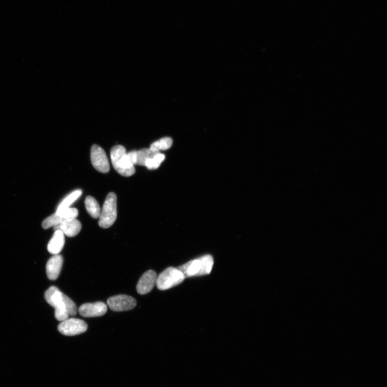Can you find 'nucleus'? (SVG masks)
<instances>
[{
	"label": "nucleus",
	"instance_id": "nucleus-1",
	"mask_svg": "<svg viewBox=\"0 0 387 387\" xmlns=\"http://www.w3.org/2000/svg\"><path fill=\"white\" fill-rule=\"evenodd\" d=\"M44 298L47 303L55 309V317L63 321L70 316H75L77 312L75 303L55 286H52L45 292Z\"/></svg>",
	"mask_w": 387,
	"mask_h": 387
},
{
	"label": "nucleus",
	"instance_id": "nucleus-2",
	"mask_svg": "<svg viewBox=\"0 0 387 387\" xmlns=\"http://www.w3.org/2000/svg\"><path fill=\"white\" fill-rule=\"evenodd\" d=\"M136 151L128 154L125 148L117 145L111 149L110 156L116 171L123 176H130L136 172Z\"/></svg>",
	"mask_w": 387,
	"mask_h": 387
},
{
	"label": "nucleus",
	"instance_id": "nucleus-3",
	"mask_svg": "<svg viewBox=\"0 0 387 387\" xmlns=\"http://www.w3.org/2000/svg\"><path fill=\"white\" fill-rule=\"evenodd\" d=\"M214 266V259L211 255H204L199 258L188 261L178 267L185 278L202 276L211 273Z\"/></svg>",
	"mask_w": 387,
	"mask_h": 387
},
{
	"label": "nucleus",
	"instance_id": "nucleus-4",
	"mask_svg": "<svg viewBox=\"0 0 387 387\" xmlns=\"http://www.w3.org/2000/svg\"><path fill=\"white\" fill-rule=\"evenodd\" d=\"M117 215V196L114 193L111 192L104 201L98 225L104 229L110 228L116 221Z\"/></svg>",
	"mask_w": 387,
	"mask_h": 387
},
{
	"label": "nucleus",
	"instance_id": "nucleus-5",
	"mask_svg": "<svg viewBox=\"0 0 387 387\" xmlns=\"http://www.w3.org/2000/svg\"><path fill=\"white\" fill-rule=\"evenodd\" d=\"M185 279L178 268L170 267L157 277L156 285L159 290L165 291L181 284Z\"/></svg>",
	"mask_w": 387,
	"mask_h": 387
},
{
	"label": "nucleus",
	"instance_id": "nucleus-6",
	"mask_svg": "<svg viewBox=\"0 0 387 387\" xmlns=\"http://www.w3.org/2000/svg\"><path fill=\"white\" fill-rule=\"evenodd\" d=\"M88 325L84 320L77 318H68L59 324L58 330L65 336L77 335L86 332Z\"/></svg>",
	"mask_w": 387,
	"mask_h": 387
},
{
	"label": "nucleus",
	"instance_id": "nucleus-7",
	"mask_svg": "<svg viewBox=\"0 0 387 387\" xmlns=\"http://www.w3.org/2000/svg\"><path fill=\"white\" fill-rule=\"evenodd\" d=\"M107 304L111 310L120 312L133 310L137 305V302L128 295H119L109 298Z\"/></svg>",
	"mask_w": 387,
	"mask_h": 387
},
{
	"label": "nucleus",
	"instance_id": "nucleus-8",
	"mask_svg": "<svg viewBox=\"0 0 387 387\" xmlns=\"http://www.w3.org/2000/svg\"><path fill=\"white\" fill-rule=\"evenodd\" d=\"M91 161L98 172L107 173L110 170L109 162L106 153L100 146L93 145L91 149Z\"/></svg>",
	"mask_w": 387,
	"mask_h": 387
},
{
	"label": "nucleus",
	"instance_id": "nucleus-9",
	"mask_svg": "<svg viewBox=\"0 0 387 387\" xmlns=\"http://www.w3.org/2000/svg\"><path fill=\"white\" fill-rule=\"evenodd\" d=\"M107 311V306L102 302L87 303L78 308V312L83 317H96L103 316Z\"/></svg>",
	"mask_w": 387,
	"mask_h": 387
},
{
	"label": "nucleus",
	"instance_id": "nucleus-10",
	"mask_svg": "<svg viewBox=\"0 0 387 387\" xmlns=\"http://www.w3.org/2000/svg\"><path fill=\"white\" fill-rule=\"evenodd\" d=\"M157 274L153 270H149L140 278L137 285V291L141 295H145L152 291L156 283Z\"/></svg>",
	"mask_w": 387,
	"mask_h": 387
},
{
	"label": "nucleus",
	"instance_id": "nucleus-11",
	"mask_svg": "<svg viewBox=\"0 0 387 387\" xmlns=\"http://www.w3.org/2000/svg\"><path fill=\"white\" fill-rule=\"evenodd\" d=\"M55 231H61L68 237H75L81 230V224L76 219L64 220L60 225L54 227Z\"/></svg>",
	"mask_w": 387,
	"mask_h": 387
},
{
	"label": "nucleus",
	"instance_id": "nucleus-12",
	"mask_svg": "<svg viewBox=\"0 0 387 387\" xmlns=\"http://www.w3.org/2000/svg\"><path fill=\"white\" fill-rule=\"evenodd\" d=\"M63 258L61 255H55L48 261L46 270L48 278L55 280L60 276L63 264Z\"/></svg>",
	"mask_w": 387,
	"mask_h": 387
},
{
	"label": "nucleus",
	"instance_id": "nucleus-13",
	"mask_svg": "<svg viewBox=\"0 0 387 387\" xmlns=\"http://www.w3.org/2000/svg\"><path fill=\"white\" fill-rule=\"evenodd\" d=\"M65 234L61 231H55L48 245V251L52 254L57 255L62 251L65 245Z\"/></svg>",
	"mask_w": 387,
	"mask_h": 387
},
{
	"label": "nucleus",
	"instance_id": "nucleus-14",
	"mask_svg": "<svg viewBox=\"0 0 387 387\" xmlns=\"http://www.w3.org/2000/svg\"><path fill=\"white\" fill-rule=\"evenodd\" d=\"M85 207L88 214L94 219L99 218L101 208L97 201L92 196H88L84 201Z\"/></svg>",
	"mask_w": 387,
	"mask_h": 387
},
{
	"label": "nucleus",
	"instance_id": "nucleus-15",
	"mask_svg": "<svg viewBox=\"0 0 387 387\" xmlns=\"http://www.w3.org/2000/svg\"><path fill=\"white\" fill-rule=\"evenodd\" d=\"M173 141L170 137L162 138L151 145L150 149L153 153H160V150H166L171 147Z\"/></svg>",
	"mask_w": 387,
	"mask_h": 387
},
{
	"label": "nucleus",
	"instance_id": "nucleus-16",
	"mask_svg": "<svg viewBox=\"0 0 387 387\" xmlns=\"http://www.w3.org/2000/svg\"><path fill=\"white\" fill-rule=\"evenodd\" d=\"M165 159V155L160 153H155L147 160L145 166L150 170L157 169L160 166L161 162Z\"/></svg>",
	"mask_w": 387,
	"mask_h": 387
},
{
	"label": "nucleus",
	"instance_id": "nucleus-17",
	"mask_svg": "<svg viewBox=\"0 0 387 387\" xmlns=\"http://www.w3.org/2000/svg\"><path fill=\"white\" fill-rule=\"evenodd\" d=\"M82 194L81 190H76V191L72 192L62 201L59 205L57 211H60L65 208H70L72 204Z\"/></svg>",
	"mask_w": 387,
	"mask_h": 387
},
{
	"label": "nucleus",
	"instance_id": "nucleus-18",
	"mask_svg": "<svg viewBox=\"0 0 387 387\" xmlns=\"http://www.w3.org/2000/svg\"><path fill=\"white\" fill-rule=\"evenodd\" d=\"M155 153L148 148L136 151V165L145 166L147 160Z\"/></svg>",
	"mask_w": 387,
	"mask_h": 387
},
{
	"label": "nucleus",
	"instance_id": "nucleus-19",
	"mask_svg": "<svg viewBox=\"0 0 387 387\" xmlns=\"http://www.w3.org/2000/svg\"><path fill=\"white\" fill-rule=\"evenodd\" d=\"M64 220L60 217V216L55 213L49 216L42 222V227L44 229H48L52 227H55L60 225Z\"/></svg>",
	"mask_w": 387,
	"mask_h": 387
},
{
	"label": "nucleus",
	"instance_id": "nucleus-20",
	"mask_svg": "<svg viewBox=\"0 0 387 387\" xmlns=\"http://www.w3.org/2000/svg\"><path fill=\"white\" fill-rule=\"evenodd\" d=\"M60 216L64 220L76 219L77 217L78 212L77 209L74 208H68L61 210L56 213Z\"/></svg>",
	"mask_w": 387,
	"mask_h": 387
}]
</instances>
